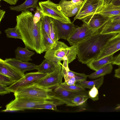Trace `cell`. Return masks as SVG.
<instances>
[{"mask_svg":"<svg viewBox=\"0 0 120 120\" xmlns=\"http://www.w3.org/2000/svg\"><path fill=\"white\" fill-rule=\"evenodd\" d=\"M50 101L25 97H17L6 105V109L18 111L25 109H33L36 105L48 103Z\"/></svg>","mask_w":120,"mask_h":120,"instance_id":"6","label":"cell"},{"mask_svg":"<svg viewBox=\"0 0 120 120\" xmlns=\"http://www.w3.org/2000/svg\"><path fill=\"white\" fill-rule=\"evenodd\" d=\"M110 20L112 21H120V15L110 18Z\"/></svg>","mask_w":120,"mask_h":120,"instance_id":"41","label":"cell"},{"mask_svg":"<svg viewBox=\"0 0 120 120\" xmlns=\"http://www.w3.org/2000/svg\"><path fill=\"white\" fill-rule=\"evenodd\" d=\"M112 64L110 63L104 66L89 75L88 78L91 79H95L110 73L113 69Z\"/></svg>","mask_w":120,"mask_h":120,"instance_id":"24","label":"cell"},{"mask_svg":"<svg viewBox=\"0 0 120 120\" xmlns=\"http://www.w3.org/2000/svg\"><path fill=\"white\" fill-rule=\"evenodd\" d=\"M114 76L116 78L120 79V67L115 70Z\"/></svg>","mask_w":120,"mask_h":120,"instance_id":"39","label":"cell"},{"mask_svg":"<svg viewBox=\"0 0 120 120\" xmlns=\"http://www.w3.org/2000/svg\"><path fill=\"white\" fill-rule=\"evenodd\" d=\"M15 82L8 76L0 74V84L7 86H10Z\"/></svg>","mask_w":120,"mask_h":120,"instance_id":"34","label":"cell"},{"mask_svg":"<svg viewBox=\"0 0 120 120\" xmlns=\"http://www.w3.org/2000/svg\"><path fill=\"white\" fill-rule=\"evenodd\" d=\"M112 64L120 66V53L116 56L114 57Z\"/></svg>","mask_w":120,"mask_h":120,"instance_id":"37","label":"cell"},{"mask_svg":"<svg viewBox=\"0 0 120 120\" xmlns=\"http://www.w3.org/2000/svg\"><path fill=\"white\" fill-rule=\"evenodd\" d=\"M101 0H84L79 12L74 18L81 20L86 17L97 13L101 8Z\"/></svg>","mask_w":120,"mask_h":120,"instance_id":"9","label":"cell"},{"mask_svg":"<svg viewBox=\"0 0 120 120\" xmlns=\"http://www.w3.org/2000/svg\"><path fill=\"white\" fill-rule=\"evenodd\" d=\"M42 32L45 52H46L51 50L55 46L57 41H55L53 40L43 30Z\"/></svg>","mask_w":120,"mask_h":120,"instance_id":"26","label":"cell"},{"mask_svg":"<svg viewBox=\"0 0 120 120\" xmlns=\"http://www.w3.org/2000/svg\"><path fill=\"white\" fill-rule=\"evenodd\" d=\"M89 98L88 96L79 95L74 97L72 101L73 106H79L83 105Z\"/></svg>","mask_w":120,"mask_h":120,"instance_id":"31","label":"cell"},{"mask_svg":"<svg viewBox=\"0 0 120 120\" xmlns=\"http://www.w3.org/2000/svg\"><path fill=\"white\" fill-rule=\"evenodd\" d=\"M38 4L43 16H48L64 23L71 22L61 10L59 4L54 3L50 0L40 1Z\"/></svg>","mask_w":120,"mask_h":120,"instance_id":"5","label":"cell"},{"mask_svg":"<svg viewBox=\"0 0 120 120\" xmlns=\"http://www.w3.org/2000/svg\"><path fill=\"white\" fill-rule=\"evenodd\" d=\"M11 91L8 88L7 86L0 84V94L3 95L6 94L10 93Z\"/></svg>","mask_w":120,"mask_h":120,"instance_id":"36","label":"cell"},{"mask_svg":"<svg viewBox=\"0 0 120 120\" xmlns=\"http://www.w3.org/2000/svg\"><path fill=\"white\" fill-rule=\"evenodd\" d=\"M57 106L54 101L50 100V101L48 103L36 105L34 108L33 109H47L57 111Z\"/></svg>","mask_w":120,"mask_h":120,"instance_id":"30","label":"cell"},{"mask_svg":"<svg viewBox=\"0 0 120 120\" xmlns=\"http://www.w3.org/2000/svg\"><path fill=\"white\" fill-rule=\"evenodd\" d=\"M97 13L110 18L119 15H120V5L110 3L102 7Z\"/></svg>","mask_w":120,"mask_h":120,"instance_id":"18","label":"cell"},{"mask_svg":"<svg viewBox=\"0 0 120 120\" xmlns=\"http://www.w3.org/2000/svg\"><path fill=\"white\" fill-rule=\"evenodd\" d=\"M52 19L58 30L59 39L61 38L67 40L77 28L73 22L64 23L52 18Z\"/></svg>","mask_w":120,"mask_h":120,"instance_id":"14","label":"cell"},{"mask_svg":"<svg viewBox=\"0 0 120 120\" xmlns=\"http://www.w3.org/2000/svg\"><path fill=\"white\" fill-rule=\"evenodd\" d=\"M102 34L114 33H120V21H109L101 30Z\"/></svg>","mask_w":120,"mask_h":120,"instance_id":"21","label":"cell"},{"mask_svg":"<svg viewBox=\"0 0 120 120\" xmlns=\"http://www.w3.org/2000/svg\"><path fill=\"white\" fill-rule=\"evenodd\" d=\"M50 94L54 100L61 105L65 104L67 106H73L71 101L74 97L79 95L88 96V92L71 91L59 86L53 89Z\"/></svg>","mask_w":120,"mask_h":120,"instance_id":"7","label":"cell"},{"mask_svg":"<svg viewBox=\"0 0 120 120\" xmlns=\"http://www.w3.org/2000/svg\"><path fill=\"white\" fill-rule=\"evenodd\" d=\"M48 74L38 72L28 73L20 79L8 87V88L11 92L14 93L17 89L31 85Z\"/></svg>","mask_w":120,"mask_h":120,"instance_id":"10","label":"cell"},{"mask_svg":"<svg viewBox=\"0 0 120 120\" xmlns=\"http://www.w3.org/2000/svg\"><path fill=\"white\" fill-rule=\"evenodd\" d=\"M52 20L50 24V37L53 40L57 42L59 40L58 30L52 19Z\"/></svg>","mask_w":120,"mask_h":120,"instance_id":"32","label":"cell"},{"mask_svg":"<svg viewBox=\"0 0 120 120\" xmlns=\"http://www.w3.org/2000/svg\"><path fill=\"white\" fill-rule=\"evenodd\" d=\"M35 12L34 15L33 21L35 23H37L43 17L42 16L41 10L40 7L38 6L36 8Z\"/></svg>","mask_w":120,"mask_h":120,"instance_id":"35","label":"cell"},{"mask_svg":"<svg viewBox=\"0 0 120 120\" xmlns=\"http://www.w3.org/2000/svg\"><path fill=\"white\" fill-rule=\"evenodd\" d=\"M39 0H26L22 4L15 6H10V9L19 12L27 11L30 8H36L38 6V3Z\"/></svg>","mask_w":120,"mask_h":120,"instance_id":"23","label":"cell"},{"mask_svg":"<svg viewBox=\"0 0 120 120\" xmlns=\"http://www.w3.org/2000/svg\"><path fill=\"white\" fill-rule=\"evenodd\" d=\"M98 89L94 86L88 92V96L89 98L91 99L94 101L99 99V92Z\"/></svg>","mask_w":120,"mask_h":120,"instance_id":"33","label":"cell"},{"mask_svg":"<svg viewBox=\"0 0 120 120\" xmlns=\"http://www.w3.org/2000/svg\"><path fill=\"white\" fill-rule=\"evenodd\" d=\"M0 74L6 75L16 82L24 76L16 69L0 59Z\"/></svg>","mask_w":120,"mask_h":120,"instance_id":"17","label":"cell"},{"mask_svg":"<svg viewBox=\"0 0 120 120\" xmlns=\"http://www.w3.org/2000/svg\"><path fill=\"white\" fill-rule=\"evenodd\" d=\"M120 109V104L118 105L116 107V109Z\"/></svg>","mask_w":120,"mask_h":120,"instance_id":"45","label":"cell"},{"mask_svg":"<svg viewBox=\"0 0 120 120\" xmlns=\"http://www.w3.org/2000/svg\"><path fill=\"white\" fill-rule=\"evenodd\" d=\"M95 33L87 40L77 46V56L78 60L87 64L96 60L110 39L118 34Z\"/></svg>","mask_w":120,"mask_h":120,"instance_id":"2","label":"cell"},{"mask_svg":"<svg viewBox=\"0 0 120 120\" xmlns=\"http://www.w3.org/2000/svg\"><path fill=\"white\" fill-rule=\"evenodd\" d=\"M2 111V112H18V111L14 110H12L11 109H5L4 110H3Z\"/></svg>","mask_w":120,"mask_h":120,"instance_id":"43","label":"cell"},{"mask_svg":"<svg viewBox=\"0 0 120 120\" xmlns=\"http://www.w3.org/2000/svg\"><path fill=\"white\" fill-rule=\"evenodd\" d=\"M114 57L113 55L104 57L98 60H92L86 64L90 68L95 71L109 64H112Z\"/></svg>","mask_w":120,"mask_h":120,"instance_id":"19","label":"cell"},{"mask_svg":"<svg viewBox=\"0 0 120 120\" xmlns=\"http://www.w3.org/2000/svg\"><path fill=\"white\" fill-rule=\"evenodd\" d=\"M67 90L72 91H86L81 85L77 84L72 85H68L64 82H62L59 86Z\"/></svg>","mask_w":120,"mask_h":120,"instance_id":"29","label":"cell"},{"mask_svg":"<svg viewBox=\"0 0 120 120\" xmlns=\"http://www.w3.org/2000/svg\"><path fill=\"white\" fill-rule=\"evenodd\" d=\"M6 12L3 10H0V22L2 19L4 18V15Z\"/></svg>","mask_w":120,"mask_h":120,"instance_id":"42","label":"cell"},{"mask_svg":"<svg viewBox=\"0 0 120 120\" xmlns=\"http://www.w3.org/2000/svg\"><path fill=\"white\" fill-rule=\"evenodd\" d=\"M113 0H101L102 2L101 8L103 6L112 3Z\"/></svg>","mask_w":120,"mask_h":120,"instance_id":"40","label":"cell"},{"mask_svg":"<svg viewBox=\"0 0 120 120\" xmlns=\"http://www.w3.org/2000/svg\"><path fill=\"white\" fill-rule=\"evenodd\" d=\"M34 16L29 11H22L16 16V26L25 47L40 54L45 52L41 20L35 23L33 20Z\"/></svg>","mask_w":120,"mask_h":120,"instance_id":"1","label":"cell"},{"mask_svg":"<svg viewBox=\"0 0 120 120\" xmlns=\"http://www.w3.org/2000/svg\"><path fill=\"white\" fill-rule=\"evenodd\" d=\"M77 54V46L69 47L64 42L58 41L55 46L46 52L44 57L57 66L61 65L62 60L68 64L71 63L76 59Z\"/></svg>","mask_w":120,"mask_h":120,"instance_id":"3","label":"cell"},{"mask_svg":"<svg viewBox=\"0 0 120 120\" xmlns=\"http://www.w3.org/2000/svg\"><path fill=\"white\" fill-rule=\"evenodd\" d=\"M27 48L26 47L23 48L18 47L15 51V58L26 62L32 60L31 57L35 53L28 50Z\"/></svg>","mask_w":120,"mask_h":120,"instance_id":"20","label":"cell"},{"mask_svg":"<svg viewBox=\"0 0 120 120\" xmlns=\"http://www.w3.org/2000/svg\"><path fill=\"white\" fill-rule=\"evenodd\" d=\"M111 3L114 4L120 5V0H114Z\"/></svg>","mask_w":120,"mask_h":120,"instance_id":"44","label":"cell"},{"mask_svg":"<svg viewBox=\"0 0 120 120\" xmlns=\"http://www.w3.org/2000/svg\"><path fill=\"white\" fill-rule=\"evenodd\" d=\"M56 67L54 63L45 58L41 64L37 65L35 69L38 72L48 74L53 71Z\"/></svg>","mask_w":120,"mask_h":120,"instance_id":"22","label":"cell"},{"mask_svg":"<svg viewBox=\"0 0 120 120\" xmlns=\"http://www.w3.org/2000/svg\"><path fill=\"white\" fill-rule=\"evenodd\" d=\"M52 20V18L47 16H43L41 19L42 29L49 37L50 24Z\"/></svg>","mask_w":120,"mask_h":120,"instance_id":"28","label":"cell"},{"mask_svg":"<svg viewBox=\"0 0 120 120\" xmlns=\"http://www.w3.org/2000/svg\"><path fill=\"white\" fill-rule=\"evenodd\" d=\"M83 1V0H61L59 5L63 14L69 18L77 14Z\"/></svg>","mask_w":120,"mask_h":120,"instance_id":"13","label":"cell"},{"mask_svg":"<svg viewBox=\"0 0 120 120\" xmlns=\"http://www.w3.org/2000/svg\"><path fill=\"white\" fill-rule=\"evenodd\" d=\"M120 50V33H119L109 40L96 60L113 55Z\"/></svg>","mask_w":120,"mask_h":120,"instance_id":"15","label":"cell"},{"mask_svg":"<svg viewBox=\"0 0 120 120\" xmlns=\"http://www.w3.org/2000/svg\"><path fill=\"white\" fill-rule=\"evenodd\" d=\"M4 61L16 69L24 76V72L35 69L37 65L33 63L21 61L16 58L6 59Z\"/></svg>","mask_w":120,"mask_h":120,"instance_id":"16","label":"cell"},{"mask_svg":"<svg viewBox=\"0 0 120 120\" xmlns=\"http://www.w3.org/2000/svg\"><path fill=\"white\" fill-rule=\"evenodd\" d=\"M81 20L91 30L99 31L110 20V18L96 13L88 15Z\"/></svg>","mask_w":120,"mask_h":120,"instance_id":"12","label":"cell"},{"mask_svg":"<svg viewBox=\"0 0 120 120\" xmlns=\"http://www.w3.org/2000/svg\"><path fill=\"white\" fill-rule=\"evenodd\" d=\"M104 80V76H102L95 80L87 81L84 80L77 82V84L81 85L83 88L91 89L94 85L98 89L103 84Z\"/></svg>","mask_w":120,"mask_h":120,"instance_id":"25","label":"cell"},{"mask_svg":"<svg viewBox=\"0 0 120 120\" xmlns=\"http://www.w3.org/2000/svg\"><path fill=\"white\" fill-rule=\"evenodd\" d=\"M63 77L62 66L59 64L53 71L34 83L45 88L53 89L60 86Z\"/></svg>","mask_w":120,"mask_h":120,"instance_id":"8","label":"cell"},{"mask_svg":"<svg viewBox=\"0 0 120 120\" xmlns=\"http://www.w3.org/2000/svg\"><path fill=\"white\" fill-rule=\"evenodd\" d=\"M4 32L8 38L22 39L20 32L16 26L13 28H8Z\"/></svg>","mask_w":120,"mask_h":120,"instance_id":"27","label":"cell"},{"mask_svg":"<svg viewBox=\"0 0 120 120\" xmlns=\"http://www.w3.org/2000/svg\"><path fill=\"white\" fill-rule=\"evenodd\" d=\"M3 0L7 3L11 5H15L16 4L18 0Z\"/></svg>","mask_w":120,"mask_h":120,"instance_id":"38","label":"cell"},{"mask_svg":"<svg viewBox=\"0 0 120 120\" xmlns=\"http://www.w3.org/2000/svg\"><path fill=\"white\" fill-rule=\"evenodd\" d=\"M52 90V89L45 88L34 83L17 89L14 93V94L15 98L25 97L52 100L53 99L51 96L50 92Z\"/></svg>","mask_w":120,"mask_h":120,"instance_id":"4","label":"cell"},{"mask_svg":"<svg viewBox=\"0 0 120 120\" xmlns=\"http://www.w3.org/2000/svg\"><path fill=\"white\" fill-rule=\"evenodd\" d=\"M99 31L91 30L86 24L83 23L81 26L77 27L71 35L67 40L71 45L77 46Z\"/></svg>","mask_w":120,"mask_h":120,"instance_id":"11","label":"cell"}]
</instances>
